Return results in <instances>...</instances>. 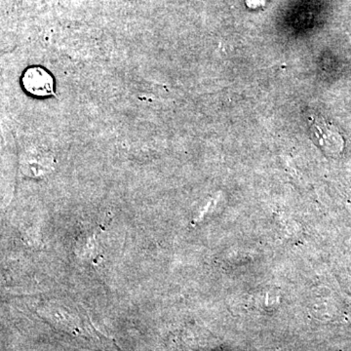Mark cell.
I'll list each match as a JSON object with an SVG mask.
<instances>
[{
	"mask_svg": "<svg viewBox=\"0 0 351 351\" xmlns=\"http://www.w3.org/2000/svg\"><path fill=\"white\" fill-rule=\"evenodd\" d=\"M23 85L25 91L36 97L55 95L54 80L49 73L43 68H29L23 76Z\"/></svg>",
	"mask_w": 351,
	"mask_h": 351,
	"instance_id": "1",
	"label": "cell"
}]
</instances>
